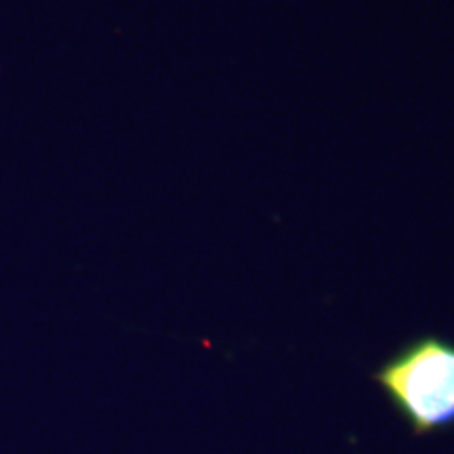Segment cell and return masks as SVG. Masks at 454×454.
Returning <instances> with one entry per match:
<instances>
[{"label":"cell","mask_w":454,"mask_h":454,"mask_svg":"<svg viewBox=\"0 0 454 454\" xmlns=\"http://www.w3.org/2000/svg\"><path fill=\"white\" fill-rule=\"evenodd\" d=\"M417 434L454 423V345L435 337L402 348L374 374Z\"/></svg>","instance_id":"cell-1"}]
</instances>
